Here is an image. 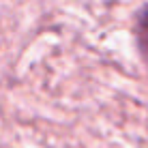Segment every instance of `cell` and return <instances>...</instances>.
I'll return each instance as SVG.
<instances>
[{
    "mask_svg": "<svg viewBox=\"0 0 148 148\" xmlns=\"http://www.w3.org/2000/svg\"><path fill=\"white\" fill-rule=\"evenodd\" d=\"M133 32H135L137 52H140V56H142V62H144L146 69H148V4H144V7L137 9Z\"/></svg>",
    "mask_w": 148,
    "mask_h": 148,
    "instance_id": "obj_1",
    "label": "cell"
}]
</instances>
